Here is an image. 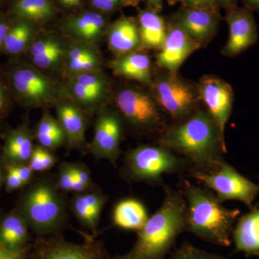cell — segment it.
<instances>
[{
	"mask_svg": "<svg viewBox=\"0 0 259 259\" xmlns=\"http://www.w3.org/2000/svg\"><path fill=\"white\" fill-rule=\"evenodd\" d=\"M159 144L185 159L190 170L215 171L225 162L226 141L209 113L198 112L167 128Z\"/></svg>",
	"mask_w": 259,
	"mask_h": 259,
	"instance_id": "obj_1",
	"label": "cell"
},
{
	"mask_svg": "<svg viewBox=\"0 0 259 259\" xmlns=\"http://www.w3.org/2000/svg\"><path fill=\"white\" fill-rule=\"evenodd\" d=\"M187 231V202L182 190L164 186L159 208L138 231L137 239L125 254L108 259H166L177 238Z\"/></svg>",
	"mask_w": 259,
	"mask_h": 259,
	"instance_id": "obj_2",
	"label": "cell"
},
{
	"mask_svg": "<svg viewBox=\"0 0 259 259\" xmlns=\"http://www.w3.org/2000/svg\"><path fill=\"white\" fill-rule=\"evenodd\" d=\"M182 187L187 202V231L212 244L230 246L241 211L223 207L214 194L188 180H182Z\"/></svg>",
	"mask_w": 259,
	"mask_h": 259,
	"instance_id": "obj_3",
	"label": "cell"
},
{
	"mask_svg": "<svg viewBox=\"0 0 259 259\" xmlns=\"http://www.w3.org/2000/svg\"><path fill=\"white\" fill-rule=\"evenodd\" d=\"M16 210L37 237L57 234L66 221L64 199L49 181L32 186L20 199Z\"/></svg>",
	"mask_w": 259,
	"mask_h": 259,
	"instance_id": "obj_4",
	"label": "cell"
},
{
	"mask_svg": "<svg viewBox=\"0 0 259 259\" xmlns=\"http://www.w3.org/2000/svg\"><path fill=\"white\" fill-rule=\"evenodd\" d=\"M6 76L14 100L25 108L52 106L65 95L64 88L25 61L13 62L8 68Z\"/></svg>",
	"mask_w": 259,
	"mask_h": 259,
	"instance_id": "obj_5",
	"label": "cell"
},
{
	"mask_svg": "<svg viewBox=\"0 0 259 259\" xmlns=\"http://www.w3.org/2000/svg\"><path fill=\"white\" fill-rule=\"evenodd\" d=\"M185 159L161 145H142L130 150L125 155L123 171L135 182L161 185L166 175L190 171Z\"/></svg>",
	"mask_w": 259,
	"mask_h": 259,
	"instance_id": "obj_6",
	"label": "cell"
},
{
	"mask_svg": "<svg viewBox=\"0 0 259 259\" xmlns=\"http://www.w3.org/2000/svg\"><path fill=\"white\" fill-rule=\"evenodd\" d=\"M189 172L192 178L212 190L221 203L237 200L250 207L259 194V184L243 176L226 161L214 171L191 170Z\"/></svg>",
	"mask_w": 259,
	"mask_h": 259,
	"instance_id": "obj_7",
	"label": "cell"
},
{
	"mask_svg": "<svg viewBox=\"0 0 259 259\" xmlns=\"http://www.w3.org/2000/svg\"><path fill=\"white\" fill-rule=\"evenodd\" d=\"M102 241L85 236L82 243H71L57 234L37 237L30 250V259H108Z\"/></svg>",
	"mask_w": 259,
	"mask_h": 259,
	"instance_id": "obj_8",
	"label": "cell"
},
{
	"mask_svg": "<svg viewBox=\"0 0 259 259\" xmlns=\"http://www.w3.org/2000/svg\"><path fill=\"white\" fill-rule=\"evenodd\" d=\"M116 104L127 122L136 128L153 131L163 125V117L156 101L140 90H121L116 97Z\"/></svg>",
	"mask_w": 259,
	"mask_h": 259,
	"instance_id": "obj_9",
	"label": "cell"
},
{
	"mask_svg": "<svg viewBox=\"0 0 259 259\" xmlns=\"http://www.w3.org/2000/svg\"><path fill=\"white\" fill-rule=\"evenodd\" d=\"M170 73L153 86L156 102L174 118H185L193 110L196 96L189 85Z\"/></svg>",
	"mask_w": 259,
	"mask_h": 259,
	"instance_id": "obj_10",
	"label": "cell"
},
{
	"mask_svg": "<svg viewBox=\"0 0 259 259\" xmlns=\"http://www.w3.org/2000/svg\"><path fill=\"white\" fill-rule=\"evenodd\" d=\"M198 93L225 139L226 124L233 108V89L222 79L214 76H206L199 82Z\"/></svg>",
	"mask_w": 259,
	"mask_h": 259,
	"instance_id": "obj_11",
	"label": "cell"
},
{
	"mask_svg": "<svg viewBox=\"0 0 259 259\" xmlns=\"http://www.w3.org/2000/svg\"><path fill=\"white\" fill-rule=\"evenodd\" d=\"M122 123L118 116L104 110L97 117L93 141L89 146L90 152L96 159L108 160L114 166L120 153Z\"/></svg>",
	"mask_w": 259,
	"mask_h": 259,
	"instance_id": "obj_12",
	"label": "cell"
},
{
	"mask_svg": "<svg viewBox=\"0 0 259 259\" xmlns=\"http://www.w3.org/2000/svg\"><path fill=\"white\" fill-rule=\"evenodd\" d=\"M229 37L223 52L233 57L252 47L258 40L253 13L248 8H233L228 16Z\"/></svg>",
	"mask_w": 259,
	"mask_h": 259,
	"instance_id": "obj_13",
	"label": "cell"
},
{
	"mask_svg": "<svg viewBox=\"0 0 259 259\" xmlns=\"http://www.w3.org/2000/svg\"><path fill=\"white\" fill-rule=\"evenodd\" d=\"M201 45L180 25H175L167 32L166 40L157 56V64L170 72L176 73L186 59L198 50Z\"/></svg>",
	"mask_w": 259,
	"mask_h": 259,
	"instance_id": "obj_14",
	"label": "cell"
},
{
	"mask_svg": "<svg viewBox=\"0 0 259 259\" xmlns=\"http://www.w3.org/2000/svg\"><path fill=\"white\" fill-rule=\"evenodd\" d=\"M68 47L60 37L47 35L35 37L28 51L32 66L51 71L64 64Z\"/></svg>",
	"mask_w": 259,
	"mask_h": 259,
	"instance_id": "obj_15",
	"label": "cell"
},
{
	"mask_svg": "<svg viewBox=\"0 0 259 259\" xmlns=\"http://www.w3.org/2000/svg\"><path fill=\"white\" fill-rule=\"evenodd\" d=\"M235 250L246 255H259V203L240 215L233 233Z\"/></svg>",
	"mask_w": 259,
	"mask_h": 259,
	"instance_id": "obj_16",
	"label": "cell"
},
{
	"mask_svg": "<svg viewBox=\"0 0 259 259\" xmlns=\"http://www.w3.org/2000/svg\"><path fill=\"white\" fill-rule=\"evenodd\" d=\"M56 106L58 121L64 129L69 148H82L87 128L82 110L69 100L63 99Z\"/></svg>",
	"mask_w": 259,
	"mask_h": 259,
	"instance_id": "obj_17",
	"label": "cell"
},
{
	"mask_svg": "<svg viewBox=\"0 0 259 259\" xmlns=\"http://www.w3.org/2000/svg\"><path fill=\"white\" fill-rule=\"evenodd\" d=\"M33 148L31 131L28 122H23L7 134L2 161L13 164L28 163Z\"/></svg>",
	"mask_w": 259,
	"mask_h": 259,
	"instance_id": "obj_18",
	"label": "cell"
},
{
	"mask_svg": "<svg viewBox=\"0 0 259 259\" xmlns=\"http://www.w3.org/2000/svg\"><path fill=\"white\" fill-rule=\"evenodd\" d=\"M107 42L117 56L134 52L141 47L139 26L133 19L121 18L109 30Z\"/></svg>",
	"mask_w": 259,
	"mask_h": 259,
	"instance_id": "obj_19",
	"label": "cell"
},
{
	"mask_svg": "<svg viewBox=\"0 0 259 259\" xmlns=\"http://www.w3.org/2000/svg\"><path fill=\"white\" fill-rule=\"evenodd\" d=\"M105 28V20L101 14L88 12L67 20L64 30L75 41L93 44L101 37Z\"/></svg>",
	"mask_w": 259,
	"mask_h": 259,
	"instance_id": "obj_20",
	"label": "cell"
},
{
	"mask_svg": "<svg viewBox=\"0 0 259 259\" xmlns=\"http://www.w3.org/2000/svg\"><path fill=\"white\" fill-rule=\"evenodd\" d=\"M114 74L145 84H151V63L149 56L138 52H131L117 56L110 64Z\"/></svg>",
	"mask_w": 259,
	"mask_h": 259,
	"instance_id": "obj_21",
	"label": "cell"
},
{
	"mask_svg": "<svg viewBox=\"0 0 259 259\" xmlns=\"http://www.w3.org/2000/svg\"><path fill=\"white\" fill-rule=\"evenodd\" d=\"M179 25L190 37L202 44L214 33L217 20L207 8H192L182 15Z\"/></svg>",
	"mask_w": 259,
	"mask_h": 259,
	"instance_id": "obj_22",
	"label": "cell"
},
{
	"mask_svg": "<svg viewBox=\"0 0 259 259\" xmlns=\"http://www.w3.org/2000/svg\"><path fill=\"white\" fill-rule=\"evenodd\" d=\"M147 209L143 202L134 198L122 199L116 204L112 212L114 225L129 231H139L148 219Z\"/></svg>",
	"mask_w": 259,
	"mask_h": 259,
	"instance_id": "obj_23",
	"label": "cell"
},
{
	"mask_svg": "<svg viewBox=\"0 0 259 259\" xmlns=\"http://www.w3.org/2000/svg\"><path fill=\"white\" fill-rule=\"evenodd\" d=\"M29 227L16 209L7 214L0 223V243L11 250L28 246Z\"/></svg>",
	"mask_w": 259,
	"mask_h": 259,
	"instance_id": "obj_24",
	"label": "cell"
},
{
	"mask_svg": "<svg viewBox=\"0 0 259 259\" xmlns=\"http://www.w3.org/2000/svg\"><path fill=\"white\" fill-rule=\"evenodd\" d=\"M139 33L141 47L161 49L166 40L167 32L164 20L151 10H145L139 15Z\"/></svg>",
	"mask_w": 259,
	"mask_h": 259,
	"instance_id": "obj_25",
	"label": "cell"
},
{
	"mask_svg": "<svg viewBox=\"0 0 259 259\" xmlns=\"http://www.w3.org/2000/svg\"><path fill=\"white\" fill-rule=\"evenodd\" d=\"M35 138L42 147L49 151L60 148L66 142V136L59 121L46 110L39 121Z\"/></svg>",
	"mask_w": 259,
	"mask_h": 259,
	"instance_id": "obj_26",
	"label": "cell"
},
{
	"mask_svg": "<svg viewBox=\"0 0 259 259\" xmlns=\"http://www.w3.org/2000/svg\"><path fill=\"white\" fill-rule=\"evenodd\" d=\"M34 38V28L31 24L27 20H20L10 26L3 51L9 55H20L28 50Z\"/></svg>",
	"mask_w": 259,
	"mask_h": 259,
	"instance_id": "obj_27",
	"label": "cell"
},
{
	"mask_svg": "<svg viewBox=\"0 0 259 259\" xmlns=\"http://www.w3.org/2000/svg\"><path fill=\"white\" fill-rule=\"evenodd\" d=\"M64 88L65 95L69 97L70 101L81 110L95 109L105 99L107 91L91 90L69 79Z\"/></svg>",
	"mask_w": 259,
	"mask_h": 259,
	"instance_id": "obj_28",
	"label": "cell"
},
{
	"mask_svg": "<svg viewBox=\"0 0 259 259\" xmlns=\"http://www.w3.org/2000/svg\"><path fill=\"white\" fill-rule=\"evenodd\" d=\"M13 12L21 20L40 22L50 19L54 10L51 0H15Z\"/></svg>",
	"mask_w": 259,
	"mask_h": 259,
	"instance_id": "obj_29",
	"label": "cell"
},
{
	"mask_svg": "<svg viewBox=\"0 0 259 259\" xmlns=\"http://www.w3.org/2000/svg\"><path fill=\"white\" fill-rule=\"evenodd\" d=\"M71 209L81 224L95 233L100 215L96 214L88 205L82 193L76 194L71 202Z\"/></svg>",
	"mask_w": 259,
	"mask_h": 259,
	"instance_id": "obj_30",
	"label": "cell"
},
{
	"mask_svg": "<svg viewBox=\"0 0 259 259\" xmlns=\"http://www.w3.org/2000/svg\"><path fill=\"white\" fill-rule=\"evenodd\" d=\"M101 64V57L97 54L81 60L64 62L63 66L65 74L70 78L75 75L100 71Z\"/></svg>",
	"mask_w": 259,
	"mask_h": 259,
	"instance_id": "obj_31",
	"label": "cell"
},
{
	"mask_svg": "<svg viewBox=\"0 0 259 259\" xmlns=\"http://www.w3.org/2000/svg\"><path fill=\"white\" fill-rule=\"evenodd\" d=\"M56 156L51 151L41 146H34L29 166L33 171H44L50 169L56 163Z\"/></svg>",
	"mask_w": 259,
	"mask_h": 259,
	"instance_id": "obj_32",
	"label": "cell"
},
{
	"mask_svg": "<svg viewBox=\"0 0 259 259\" xmlns=\"http://www.w3.org/2000/svg\"><path fill=\"white\" fill-rule=\"evenodd\" d=\"M166 259H227L222 255L209 253L194 246L190 242H184Z\"/></svg>",
	"mask_w": 259,
	"mask_h": 259,
	"instance_id": "obj_33",
	"label": "cell"
},
{
	"mask_svg": "<svg viewBox=\"0 0 259 259\" xmlns=\"http://www.w3.org/2000/svg\"><path fill=\"white\" fill-rule=\"evenodd\" d=\"M69 79L91 90H100L108 92V81L100 71L75 75Z\"/></svg>",
	"mask_w": 259,
	"mask_h": 259,
	"instance_id": "obj_34",
	"label": "cell"
},
{
	"mask_svg": "<svg viewBox=\"0 0 259 259\" xmlns=\"http://www.w3.org/2000/svg\"><path fill=\"white\" fill-rule=\"evenodd\" d=\"M99 54L93 44L88 42L75 41L69 46L66 51L64 62L79 61Z\"/></svg>",
	"mask_w": 259,
	"mask_h": 259,
	"instance_id": "obj_35",
	"label": "cell"
},
{
	"mask_svg": "<svg viewBox=\"0 0 259 259\" xmlns=\"http://www.w3.org/2000/svg\"><path fill=\"white\" fill-rule=\"evenodd\" d=\"M14 97L10 90L7 76L0 73V125L9 115Z\"/></svg>",
	"mask_w": 259,
	"mask_h": 259,
	"instance_id": "obj_36",
	"label": "cell"
},
{
	"mask_svg": "<svg viewBox=\"0 0 259 259\" xmlns=\"http://www.w3.org/2000/svg\"><path fill=\"white\" fill-rule=\"evenodd\" d=\"M75 177L74 163H61L59 168L58 188L63 192H69L72 190Z\"/></svg>",
	"mask_w": 259,
	"mask_h": 259,
	"instance_id": "obj_37",
	"label": "cell"
},
{
	"mask_svg": "<svg viewBox=\"0 0 259 259\" xmlns=\"http://www.w3.org/2000/svg\"><path fill=\"white\" fill-rule=\"evenodd\" d=\"M5 189L8 192H11L23 187L24 185L14 166L11 163H5Z\"/></svg>",
	"mask_w": 259,
	"mask_h": 259,
	"instance_id": "obj_38",
	"label": "cell"
},
{
	"mask_svg": "<svg viewBox=\"0 0 259 259\" xmlns=\"http://www.w3.org/2000/svg\"><path fill=\"white\" fill-rule=\"evenodd\" d=\"M30 245L20 249L11 250L0 243V259H30Z\"/></svg>",
	"mask_w": 259,
	"mask_h": 259,
	"instance_id": "obj_39",
	"label": "cell"
},
{
	"mask_svg": "<svg viewBox=\"0 0 259 259\" xmlns=\"http://www.w3.org/2000/svg\"><path fill=\"white\" fill-rule=\"evenodd\" d=\"M13 164V163H11ZM14 166L15 171L20 177L24 186L28 185L31 182L32 178V174L33 171L28 163H23V164H13Z\"/></svg>",
	"mask_w": 259,
	"mask_h": 259,
	"instance_id": "obj_40",
	"label": "cell"
},
{
	"mask_svg": "<svg viewBox=\"0 0 259 259\" xmlns=\"http://www.w3.org/2000/svg\"><path fill=\"white\" fill-rule=\"evenodd\" d=\"M74 168L75 173H76V177L80 181L87 184V185L93 187V181L91 180L90 176V172L89 171L86 166H83L80 163H74Z\"/></svg>",
	"mask_w": 259,
	"mask_h": 259,
	"instance_id": "obj_41",
	"label": "cell"
},
{
	"mask_svg": "<svg viewBox=\"0 0 259 259\" xmlns=\"http://www.w3.org/2000/svg\"><path fill=\"white\" fill-rule=\"evenodd\" d=\"M120 0H92L93 6L105 12L112 11L119 4Z\"/></svg>",
	"mask_w": 259,
	"mask_h": 259,
	"instance_id": "obj_42",
	"label": "cell"
},
{
	"mask_svg": "<svg viewBox=\"0 0 259 259\" xmlns=\"http://www.w3.org/2000/svg\"><path fill=\"white\" fill-rule=\"evenodd\" d=\"M10 26V23L4 17L0 15V51H3V46L8 31H9Z\"/></svg>",
	"mask_w": 259,
	"mask_h": 259,
	"instance_id": "obj_43",
	"label": "cell"
},
{
	"mask_svg": "<svg viewBox=\"0 0 259 259\" xmlns=\"http://www.w3.org/2000/svg\"><path fill=\"white\" fill-rule=\"evenodd\" d=\"M191 8H206L212 3L213 0H186Z\"/></svg>",
	"mask_w": 259,
	"mask_h": 259,
	"instance_id": "obj_44",
	"label": "cell"
},
{
	"mask_svg": "<svg viewBox=\"0 0 259 259\" xmlns=\"http://www.w3.org/2000/svg\"><path fill=\"white\" fill-rule=\"evenodd\" d=\"M61 5L66 8H74L81 5L82 0H59Z\"/></svg>",
	"mask_w": 259,
	"mask_h": 259,
	"instance_id": "obj_45",
	"label": "cell"
},
{
	"mask_svg": "<svg viewBox=\"0 0 259 259\" xmlns=\"http://www.w3.org/2000/svg\"><path fill=\"white\" fill-rule=\"evenodd\" d=\"M5 181V167L3 161H0V190Z\"/></svg>",
	"mask_w": 259,
	"mask_h": 259,
	"instance_id": "obj_46",
	"label": "cell"
},
{
	"mask_svg": "<svg viewBox=\"0 0 259 259\" xmlns=\"http://www.w3.org/2000/svg\"><path fill=\"white\" fill-rule=\"evenodd\" d=\"M248 7L259 10V0H245Z\"/></svg>",
	"mask_w": 259,
	"mask_h": 259,
	"instance_id": "obj_47",
	"label": "cell"
},
{
	"mask_svg": "<svg viewBox=\"0 0 259 259\" xmlns=\"http://www.w3.org/2000/svg\"><path fill=\"white\" fill-rule=\"evenodd\" d=\"M149 1L156 7L159 6L160 3H161V0H149Z\"/></svg>",
	"mask_w": 259,
	"mask_h": 259,
	"instance_id": "obj_48",
	"label": "cell"
},
{
	"mask_svg": "<svg viewBox=\"0 0 259 259\" xmlns=\"http://www.w3.org/2000/svg\"><path fill=\"white\" fill-rule=\"evenodd\" d=\"M222 3H225V4L231 5L233 4V3L236 1V0H221Z\"/></svg>",
	"mask_w": 259,
	"mask_h": 259,
	"instance_id": "obj_49",
	"label": "cell"
},
{
	"mask_svg": "<svg viewBox=\"0 0 259 259\" xmlns=\"http://www.w3.org/2000/svg\"><path fill=\"white\" fill-rule=\"evenodd\" d=\"M170 1L172 2V3H174V2H177L178 1V0H170Z\"/></svg>",
	"mask_w": 259,
	"mask_h": 259,
	"instance_id": "obj_50",
	"label": "cell"
}]
</instances>
